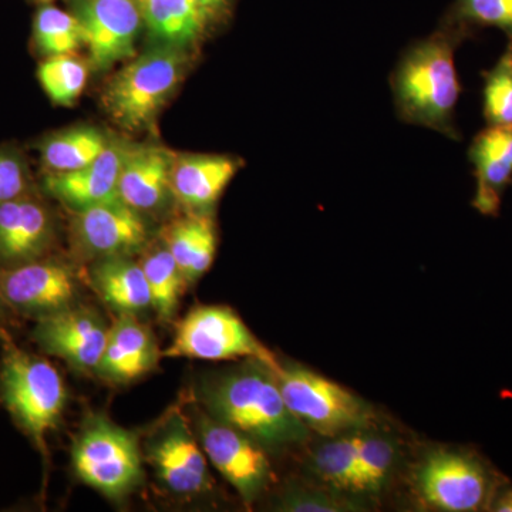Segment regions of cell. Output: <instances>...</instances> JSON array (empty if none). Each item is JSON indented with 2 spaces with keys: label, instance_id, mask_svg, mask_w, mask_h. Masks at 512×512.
<instances>
[{
  "label": "cell",
  "instance_id": "1",
  "mask_svg": "<svg viewBox=\"0 0 512 512\" xmlns=\"http://www.w3.org/2000/svg\"><path fill=\"white\" fill-rule=\"evenodd\" d=\"M470 32L466 26L446 19L433 35L417 40L404 50L390 77L400 120L460 140L456 107L461 84L456 52Z\"/></svg>",
  "mask_w": 512,
  "mask_h": 512
},
{
  "label": "cell",
  "instance_id": "2",
  "mask_svg": "<svg viewBox=\"0 0 512 512\" xmlns=\"http://www.w3.org/2000/svg\"><path fill=\"white\" fill-rule=\"evenodd\" d=\"M204 412L264 448L302 443L308 427L286 406L272 367L258 360L205 379L197 390Z\"/></svg>",
  "mask_w": 512,
  "mask_h": 512
},
{
  "label": "cell",
  "instance_id": "3",
  "mask_svg": "<svg viewBox=\"0 0 512 512\" xmlns=\"http://www.w3.org/2000/svg\"><path fill=\"white\" fill-rule=\"evenodd\" d=\"M0 399L19 429L43 456L46 439L59 426L67 404V389L55 366L16 345L0 328Z\"/></svg>",
  "mask_w": 512,
  "mask_h": 512
},
{
  "label": "cell",
  "instance_id": "4",
  "mask_svg": "<svg viewBox=\"0 0 512 512\" xmlns=\"http://www.w3.org/2000/svg\"><path fill=\"white\" fill-rule=\"evenodd\" d=\"M188 62L187 50L161 45L133 57L107 83L104 110L128 133L148 130L183 82Z\"/></svg>",
  "mask_w": 512,
  "mask_h": 512
},
{
  "label": "cell",
  "instance_id": "5",
  "mask_svg": "<svg viewBox=\"0 0 512 512\" xmlns=\"http://www.w3.org/2000/svg\"><path fill=\"white\" fill-rule=\"evenodd\" d=\"M74 473L111 500L127 497L143 483V448L136 434L107 417L90 416L74 439Z\"/></svg>",
  "mask_w": 512,
  "mask_h": 512
},
{
  "label": "cell",
  "instance_id": "6",
  "mask_svg": "<svg viewBox=\"0 0 512 512\" xmlns=\"http://www.w3.org/2000/svg\"><path fill=\"white\" fill-rule=\"evenodd\" d=\"M170 359H198L208 362L220 360H258L278 369L276 359L264 343L227 306H198L188 312L175 329L173 342L161 352Z\"/></svg>",
  "mask_w": 512,
  "mask_h": 512
},
{
  "label": "cell",
  "instance_id": "7",
  "mask_svg": "<svg viewBox=\"0 0 512 512\" xmlns=\"http://www.w3.org/2000/svg\"><path fill=\"white\" fill-rule=\"evenodd\" d=\"M275 376L289 410L320 434L338 436L367 426L375 417L359 396L305 367L281 363Z\"/></svg>",
  "mask_w": 512,
  "mask_h": 512
},
{
  "label": "cell",
  "instance_id": "8",
  "mask_svg": "<svg viewBox=\"0 0 512 512\" xmlns=\"http://www.w3.org/2000/svg\"><path fill=\"white\" fill-rule=\"evenodd\" d=\"M191 426L183 412L170 410L158 421L143 448L161 485L181 498L197 497L212 487L208 458Z\"/></svg>",
  "mask_w": 512,
  "mask_h": 512
},
{
  "label": "cell",
  "instance_id": "9",
  "mask_svg": "<svg viewBox=\"0 0 512 512\" xmlns=\"http://www.w3.org/2000/svg\"><path fill=\"white\" fill-rule=\"evenodd\" d=\"M79 282L73 266L46 258L0 266V298L10 311L42 319L76 305Z\"/></svg>",
  "mask_w": 512,
  "mask_h": 512
},
{
  "label": "cell",
  "instance_id": "10",
  "mask_svg": "<svg viewBox=\"0 0 512 512\" xmlns=\"http://www.w3.org/2000/svg\"><path fill=\"white\" fill-rule=\"evenodd\" d=\"M72 212L73 248L86 261L141 254L150 244L144 215L120 198Z\"/></svg>",
  "mask_w": 512,
  "mask_h": 512
},
{
  "label": "cell",
  "instance_id": "11",
  "mask_svg": "<svg viewBox=\"0 0 512 512\" xmlns=\"http://www.w3.org/2000/svg\"><path fill=\"white\" fill-rule=\"evenodd\" d=\"M195 430L202 450L212 466L247 504L264 493L271 480L265 448L241 431L215 420L207 412L195 414Z\"/></svg>",
  "mask_w": 512,
  "mask_h": 512
},
{
  "label": "cell",
  "instance_id": "12",
  "mask_svg": "<svg viewBox=\"0 0 512 512\" xmlns=\"http://www.w3.org/2000/svg\"><path fill=\"white\" fill-rule=\"evenodd\" d=\"M73 13L82 23L84 46L94 69L106 72L136 56L143 25L138 0H73Z\"/></svg>",
  "mask_w": 512,
  "mask_h": 512
},
{
  "label": "cell",
  "instance_id": "13",
  "mask_svg": "<svg viewBox=\"0 0 512 512\" xmlns=\"http://www.w3.org/2000/svg\"><path fill=\"white\" fill-rule=\"evenodd\" d=\"M109 329L96 309L76 303L37 319L32 338L46 355L59 357L80 372L96 373Z\"/></svg>",
  "mask_w": 512,
  "mask_h": 512
},
{
  "label": "cell",
  "instance_id": "14",
  "mask_svg": "<svg viewBox=\"0 0 512 512\" xmlns=\"http://www.w3.org/2000/svg\"><path fill=\"white\" fill-rule=\"evenodd\" d=\"M487 471L477 458L458 451H436L419 473L421 495L448 512L481 510L488 497Z\"/></svg>",
  "mask_w": 512,
  "mask_h": 512
},
{
  "label": "cell",
  "instance_id": "15",
  "mask_svg": "<svg viewBox=\"0 0 512 512\" xmlns=\"http://www.w3.org/2000/svg\"><path fill=\"white\" fill-rule=\"evenodd\" d=\"M55 241V217L35 192L0 202V266L46 258Z\"/></svg>",
  "mask_w": 512,
  "mask_h": 512
},
{
  "label": "cell",
  "instance_id": "16",
  "mask_svg": "<svg viewBox=\"0 0 512 512\" xmlns=\"http://www.w3.org/2000/svg\"><path fill=\"white\" fill-rule=\"evenodd\" d=\"M127 148L126 141L111 138L106 150L86 167L69 173L43 175V190L72 211L117 200L120 198L119 178Z\"/></svg>",
  "mask_w": 512,
  "mask_h": 512
},
{
  "label": "cell",
  "instance_id": "17",
  "mask_svg": "<svg viewBox=\"0 0 512 512\" xmlns=\"http://www.w3.org/2000/svg\"><path fill=\"white\" fill-rule=\"evenodd\" d=\"M161 357L153 330L136 315H117L96 375L104 382L124 386L153 372Z\"/></svg>",
  "mask_w": 512,
  "mask_h": 512
},
{
  "label": "cell",
  "instance_id": "18",
  "mask_svg": "<svg viewBox=\"0 0 512 512\" xmlns=\"http://www.w3.org/2000/svg\"><path fill=\"white\" fill-rule=\"evenodd\" d=\"M175 154L161 146L128 144L119 178L120 200L141 214L160 211L171 192Z\"/></svg>",
  "mask_w": 512,
  "mask_h": 512
},
{
  "label": "cell",
  "instance_id": "19",
  "mask_svg": "<svg viewBox=\"0 0 512 512\" xmlns=\"http://www.w3.org/2000/svg\"><path fill=\"white\" fill-rule=\"evenodd\" d=\"M468 158L476 175L473 207L497 217L504 192L512 183V126H487L474 137Z\"/></svg>",
  "mask_w": 512,
  "mask_h": 512
},
{
  "label": "cell",
  "instance_id": "20",
  "mask_svg": "<svg viewBox=\"0 0 512 512\" xmlns=\"http://www.w3.org/2000/svg\"><path fill=\"white\" fill-rule=\"evenodd\" d=\"M242 167L241 158L214 154L175 156L173 198L191 212H208Z\"/></svg>",
  "mask_w": 512,
  "mask_h": 512
},
{
  "label": "cell",
  "instance_id": "21",
  "mask_svg": "<svg viewBox=\"0 0 512 512\" xmlns=\"http://www.w3.org/2000/svg\"><path fill=\"white\" fill-rule=\"evenodd\" d=\"M89 279L94 292L117 315L138 316L151 309L146 275L133 256L94 261Z\"/></svg>",
  "mask_w": 512,
  "mask_h": 512
},
{
  "label": "cell",
  "instance_id": "22",
  "mask_svg": "<svg viewBox=\"0 0 512 512\" xmlns=\"http://www.w3.org/2000/svg\"><path fill=\"white\" fill-rule=\"evenodd\" d=\"M161 242L192 284L210 271L217 254V228L208 212H191L167 225Z\"/></svg>",
  "mask_w": 512,
  "mask_h": 512
},
{
  "label": "cell",
  "instance_id": "23",
  "mask_svg": "<svg viewBox=\"0 0 512 512\" xmlns=\"http://www.w3.org/2000/svg\"><path fill=\"white\" fill-rule=\"evenodd\" d=\"M148 35L161 46L188 50L201 42L210 20L194 0H138Z\"/></svg>",
  "mask_w": 512,
  "mask_h": 512
},
{
  "label": "cell",
  "instance_id": "24",
  "mask_svg": "<svg viewBox=\"0 0 512 512\" xmlns=\"http://www.w3.org/2000/svg\"><path fill=\"white\" fill-rule=\"evenodd\" d=\"M110 141L100 128L77 126L47 134L35 147L46 173H69L93 163Z\"/></svg>",
  "mask_w": 512,
  "mask_h": 512
},
{
  "label": "cell",
  "instance_id": "25",
  "mask_svg": "<svg viewBox=\"0 0 512 512\" xmlns=\"http://www.w3.org/2000/svg\"><path fill=\"white\" fill-rule=\"evenodd\" d=\"M141 254L140 265L150 289L151 309L161 322H171L190 284L163 242L158 247H147Z\"/></svg>",
  "mask_w": 512,
  "mask_h": 512
},
{
  "label": "cell",
  "instance_id": "26",
  "mask_svg": "<svg viewBox=\"0 0 512 512\" xmlns=\"http://www.w3.org/2000/svg\"><path fill=\"white\" fill-rule=\"evenodd\" d=\"M32 43L45 59L74 55L84 46L82 23L73 12L45 3L39 6L33 18Z\"/></svg>",
  "mask_w": 512,
  "mask_h": 512
},
{
  "label": "cell",
  "instance_id": "27",
  "mask_svg": "<svg viewBox=\"0 0 512 512\" xmlns=\"http://www.w3.org/2000/svg\"><path fill=\"white\" fill-rule=\"evenodd\" d=\"M89 69L73 55L49 57L39 64L37 79L57 106L69 107L82 96Z\"/></svg>",
  "mask_w": 512,
  "mask_h": 512
},
{
  "label": "cell",
  "instance_id": "28",
  "mask_svg": "<svg viewBox=\"0 0 512 512\" xmlns=\"http://www.w3.org/2000/svg\"><path fill=\"white\" fill-rule=\"evenodd\" d=\"M359 447V434L343 436L323 444L313 457L319 476L335 487L356 491Z\"/></svg>",
  "mask_w": 512,
  "mask_h": 512
},
{
  "label": "cell",
  "instance_id": "29",
  "mask_svg": "<svg viewBox=\"0 0 512 512\" xmlns=\"http://www.w3.org/2000/svg\"><path fill=\"white\" fill-rule=\"evenodd\" d=\"M483 111L487 126H512V56H503L484 73Z\"/></svg>",
  "mask_w": 512,
  "mask_h": 512
},
{
  "label": "cell",
  "instance_id": "30",
  "mask_svg": "<svg viewBox=\"0 0 512 512\" xmlns=\"http://www.w3.org/2000/svg\"><path fill=\"white\" fill-rule=\"evenodd\" d=\"M447 19L468 29H500L512 40V0H456Z\"/></svg>",
  "mask_w": 512,
  "mask_h": 512
},
{
  "label": "cell",
  "instance_id": "31",
  "mask_svg": "<svg viewBox=\"0 0 512 512\" xmlns=\"http://www.w3.org/2000/svg\"><path fill=\"white\" fill-rule=\"evenodd\" d=\"M394 447L389 440L360 436L356 491H376L386 481L393 466Z\"/></svg>",
  "mask_w": 512,
  "mask_h": 512
},
{
  "label": "cell",
  "instance_id": "32",
  "mask_svg": "<svg viewBox=\"0 0 512 512\" xmlns=\"http://www.w3.org/2000/svg\"><path fill=\"white\" fill-rule=\"evenodd\" d=\"M32 173L25 154L13 146L0 147V202L33 194Z\"/></svg>",
  "mask_w": 512,
  "mask_h": 512
},
{
  "label": "cell",
  "instance_id": "33",
  "mask_svg": "<svg viewBox=\"0 0 512 512\" xmlns=\"http://www.w3.org/2000/svg\"><path fill=\"white\" fill-rule=\"evenodd\" d=\"M282 510L293 512H335L343 510L342 505L328 495L313 491H292L286 494Z\"/></svg>",
  "mask_w": 512,
  "mask_h": 512
},
{
  "label": "cell",
  "instance_id": "34",
  "mask_svg": "<svg viewBox=\"0 0 512 512\" xmlns=\"http://www.w3.org/2000/svg\"><path fill=\"white\" fill-rule=\"evenodd\" d=\"M194 2L212 25L228 15L234 0H194Z\"/></svg>",
  "mask_w": 512,
  "mask_h": 512
},
{
  "label": "cell",
  "instance_id": "35",
  "mask_svg": "<svg viewBox=\"0 0 512 512\" xmlns=\"http://www.w3.org/2000/svg\"><path fill=\"white\" fill-rule=\"evenodd\" d=\"M493 510L497 512H512V488L498 495L493 504Z\"/></svg>",
  "mask_w": 512,
  "mask_h": 512
},
{
  "label": "cell",
  "instance_id": "36",
  "mask_svg": "<svg viewBox=\"0 0 512 512\" xmlns=\"http://www.w3.org/2000/svg\"><path fill=\"white\" fill-rule=\"evenodd\" d=\"M12 313L6 305L5 302L0 298V328H5L6 323H8L9 315Z\"/></svg>",
  "mask_w": 512,
  "mask_h": 512
},
{
  "label": "cell",
  "instance_id": "37",
  "mask_svg": "<svg viewBox=\"0 0 512 512\" xmlns=\"http://www.w3.org/2000/svg\"><path fill=\"white\" fill-rule=\"evenodd\" d=\"M30 2L40 3V5H45V3H50L52 0H30Z\"/></svg>",
  "mask_w": 512,
  "mask_h": 512
},
{
  "label": "cell",
  "instance_id": "38",
  "mask_svg": "<svg viewBox=\"0 0 512 512\" xmlns=\"http://www.w3.org/2000/svg\"><path fill=\"white\" fill-rule=\"evenodd\" d=\"M508 50H510V53L512 56V40H510V45H508Z\"/></svg>",
  "mask_w": 512,
  "mask_h": 512
}]
</instances>
